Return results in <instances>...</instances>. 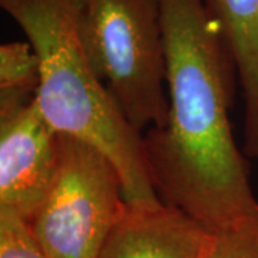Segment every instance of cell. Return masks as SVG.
I'll list each match as a JSON object with an SVG mask.
<instances>
[{
  "label": "cell",
  "mask_w": 258,
  "mask_h": 258,
  "mask_svg": "<svg viewBox=\"0 0 258 258\" xmlns=\"http://www.w3.org/2000/svg\"><path fill=\"white\" fill-rule=\"evenodd\" d=\"M168 116L142 134L158 198L217 232L258 208L248 158L231 129L235 71L204 0H161Z\"/></svg>",
  "instance_id": "6da1fadb"
},
{
  "label": "cell",
  "mask_w": 258,
  "mask_h": 258,
  "mask_svg": "<svg viewBox=\"0 0 258 258\" xmlns=\"http://www.w3.org/2000/svg\"><path fill=\"white\" fill-rule=\"evenodd\" d=\"M0 6L22 28L39 59L35 103L47 123L111 158L126 203L158 201L142 134L125 118L85 53L78 25L81 0H0Z\"/></svg>",
  "instance_id": "7a4b0ae2"
},
{
  "label": "cell",
  "mask_w": 258,
  "mask_h": 258,
  "mask_svg": "<svg viewBox=\"0 0 258 258\" xmlns=\"http://www.w3.org/2000/svg\"><path fill=\"white\" fill-rule=\"evenodd\" d=\"M79 35L93 71L141 134L168 116L161 0H81Z\"/></svg>",
  "instance_id": "3957f363"
},
{
  "label": "cell",
  "mask_w": 258,
  "mask_h": 258,
  "mask_svg": "<svg viewBox=\"0 0 258 258\" xmlns=\"http://www.w3.org/2000/svg\"><path fill=\"white\" fill-rule=\"evenodd\" d=\"M126 208L112 159L92 144L57 135V162L28 225L49 258H95Z\"/></svg>",
  "instance_id": "277c9868"
},
{
  "label": "cell",
  "mask_w": 258,
  "mask_h": 258,
  "mask_svg": "<svg viewBox=\"0 0 258 258\" xmlns=\"http://www.w3.org/2000/svg\"><path fill=\"white\" fill-rule=\"evenodd\" d=\"M57 135L35 101L0 112V208L35 214L55 176Z\"/></svg>",
  "instance_id": "5b68a950"
},
{
  "label": "cell",
  "mask_w": 258,
  "mask_h": 258,
  "mask_svg": "<svg viewBox=\"0 0 258 258\" xmlns=\"http://www.w3.org/2000/svg\"><path fill=\"white\" fill-rule=\"evenodd\" d=\"M210 232L161 200L126 203L95 258H204Z\"/></svg>",
  "instance_id": "8992f818"
},
{
  "label": "cell",
  "mask_w": 258,
  "mask_h": 258,
  "mask_svg": "<svg viewBox=\"0 0 258 258\" xmlns=\"http://www.w3.org/2000/svg\"><path fill=\"white\" fill-rule=\"evenodd\" d=\"M221 29L244 98L245 157L258 162V0H204Z\"/></svg>",
  "instance_id": "52a82bcc"
},
{
  "label": "cell",
  "mask_w": 258,
  "mask_h": 258,
  "mask_svg": "<svg viewBox=\"0 0 258 258\" xmlns=\"http://www.w3.org/2000/svg\"><path fill=\"white\" fill-rule=\"evenodd\" d=\"M40 85L39 59L29 42L0 46V112L35 101Z\"/></svg>",
  "instance_id": "ba28073f"
},
{
  "label": "cell",
  "mask_w": 258,
  "mask_h": 258,
  "mask_svg": "<svg viewBox=\"0 0 258 258\" xmlns=\"http://www.w3.org/2000/svg\"><path fill=\"white\" fill-rule=\"evenodd\" d=\"M204 258H258V208L224 230L210 232Z\"/></svg>",
  "instance_id": "9c48e42d"
},
{
  "label": "cell",
  "mask_w": 258,
  "mask_h": 258,
  "mask_svg": "<svg viewBox=\"0 0 258 258\" xmlns=\"http://www.w3.org/2000/svg\"><path fill=\"white\" fill-rule=\"evenodd\" d=\"M0 258H49L26 220L6 208H0Z\"/></svg>",
  "instance_id": "30bf717a"
}]
</instances>
